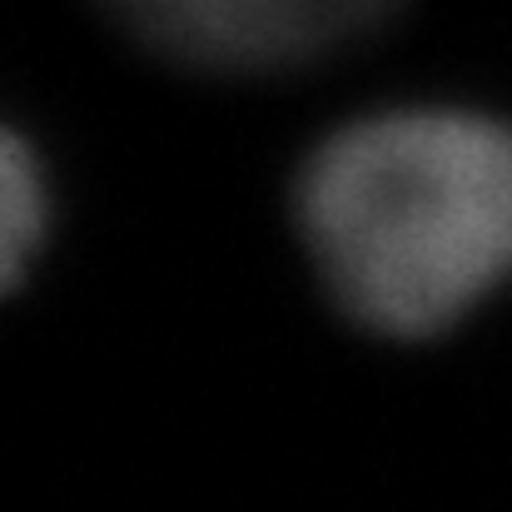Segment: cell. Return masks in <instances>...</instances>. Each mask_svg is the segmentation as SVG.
Wrapping results in <instances>:
<instances>
[{
	"mask_svg": "<svg viewBox=\"0 0 512 512\" xmlns=\"http://www.w3.org/2000/svg\"><path fill=\"white\" fill-rule=\"evenodd\" d=\"M294 224L353 324L443 334L512 279V125L468 110L353 120L299 170Z\"/></svg>",
	"mask_w": 512,
	"mask_h": 512,
	"instance_id": "1",
	"label": "cell"
},
{
	"mask_svg": "<svg viewBox=\"0 0 512 512\" xmlns=\"http://www.w3.org/2000/svg\"><path fill=\"white\" fill-rule=\"evenodd\" d=\"M155 55L209 75H279L378 30L398 0H105Z\"/></svg>",
	"mask_w": 512,
	"mask_h": 512,
	"instance_id": "2",
	"label": "cell"
},
{
	"mask_svg": "<svg viewBox=\"0 0 512 512\" xmlns=\"http://www.w3.org/2000/svg\"><path fill=\"white\" fill-rule=\"evenodd\" d=\"M45 224H50V204H45L40 160L30 155V145L20 135H10L5 140V165H0V259H5L10 284L20 279L30 254L40 249Z\"/></svg>",
	"mask_w": 512,
	"mask_h": 512,
	"instance_id": "3",
	"label": "cell"
}]
</instances>
